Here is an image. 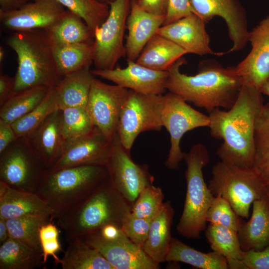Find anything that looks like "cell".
Instances as JSON below:
<instances>
[{
  "instance_id": "6da1fadb",
  "label": "cell",
  "mask_w": 269,
  "mask_h": 269,
  "mask_svg": "<svg viewBox=\"0 0 269 269\" xmlns=\"http://www.w3.org/2000/svg\"><path fill=\"white\" fill-rule=\"evenodd\" d=\"M262 94L259 89L244 84L230 109L217 108L209 113L211 136L223 140L217 151L221 160L253 167L255 125L264 104Z\"/></svg>"
},
{
  "instance_id": "7a4b0ae2",
  "label": "cell",
  "mask_w": 269,
  "mask_h": 269,
  "mask_svg": "<svg viewBox=\"0 0 269 269\" xmlns=\"http://www.w3.org/2000/svg\"><path fill=\"white\" fill-rule=\"evenodd\" d=\"M186 62L181 57L168 69L166 90L209 113L234 105L244 85L236 67L225 68L216 60H206L200 63L196 74L189 76L180 71Z\"/></svg>"
},
{
  "instance_id": "3957f363",
  "label": "cell",
  "mask_w": 269,
  "mask_h": 269,
  "mask_svg": "<svg viewBox=\"0 0 269 269\" xmlns=\"http://www.w3.org/2000/svg\"><path fill=\"white\" fill-rule=\"evenodd\" d=\"M5 43L17 56L14 92L37 86L53 88L58 85L63 76L44 29L13 32Z\"/></svg>"
},
{
  "instance_id": "277c9868",
  "label": "cell",
  "mask_w": 269,
  "mask_h": 269,
  "mask_svg": "<svg viewBox=\"0 0 269 269\" xmlns=\"http://www.w3.org/2000/svg\"><path fill=\"white\" fill-rule=\"evenodd\" d=\"M130 211L108 178L84 200L59 216L57 223L68 241L98 232L107 225L121 227L123 216Z\"/></svg>"
},
{
  "instance_id": "5b68a950",
  "label": "cell",
  "mask_w": 269,
  "mask_h": 269,
  "mask_svg": "<svg viewBox=\"0 0 269 269\" xmlns=\"http://www.w3.org/2000/svg\"><path fill=\"white\" fill-rule=\"evenodd\" d=\"M106 166L84 165L48 170L37 194L53 211L52 219L73 208L108 179Z\"/></svg>"
},
{
  "instance_id": "8992f818",
  "label": "cell",
  "mask_w": 269,
  "mask_h": 269,
  "mask_svg": "<svg viewBox=\"0 0 269 269\" xmlns=\"http://www.w3.org/2000/svg\"><path fill=\"white\" fill-rule=\"evenodd\" d=\"M187 165L185 176L187 189L184 208L176 229L181 236L200 238L206 228V214L214 199L204 180L203 169L209 161L208 151L203 144L194 145L184 153Z\"/></svg>"
},
{
  "instance_id": "52a82bcc",
  "label": "cell",
  "mask_w": 269,
  "mask_h": 269,
  "mask_svg": "<svg viewBox=\"0 0 269 269\" xmlns=\"http://www.w3.org/2000/svg\"><path fill=\"white\" fill-rule=\"evenodd\" d=\"M208 186L214 196L225 198L238 215L246 219L253 203L267 195V185L253 167L222 160L212 167Z\"/></svg>"
},
{
  "instance_id": "ba28073f",
  "label": "cell",
  "mask_w": 269,
  "mask_h": 269,
  "mask_svg": "<svg viewBox=\"0 0 269 269\" xmlns=\"http://www.w3.org/2000/svg\"><path fill=\"white\" fill-rule=\"evenodd\" d=\"M48 170L24 137L0 153V180L12 188L36 193Z\"/></svg>"
},
{
  "instance_id": "9c48e42d",
  "label": "cell",
  "mask_w": 269,
  "mask_h": 269,
  "mask_svg": "<svg viewBox=\"0 0 269 269\" xmlns=\"http://www.w3.org/2000/svg\"><path fill=\"white\" fill-rule=\"evenodd\" d=\"M163 94L145 95L129 90L122 107L117 132L124 146L131 150L136 137L145 131H159L163 127Z\"/></svg>"
},
{
  "instance_id": "30bf717a",
  "label": "cell",
  "mask_w": 269,
  "mask_h": 269,
  "mask_svg": "<svg viewBox=\"0 0 269 269\" xmlns=\"http://www.w3.org/2000/svg\"><path fill=\"white\" fill-rule=\"evenodd\" d=\"M131 2V0H114L110 3L107 19L95 29L93 61L95 69H114L125 56L124 37Z\"/></svg>"
},
{
  "instance_id": "8fae6325",
  "label": "cell",
  "mask_w": 269,
  "mask_h": 269,
  "mask_svg": "<svg viewBox=\"0 0 269 269\" xmlns=\"http://www.w3.org/2000/svg\"><path fill=\"white\" fill-rule=\"evenodd\" d=\"M161 121L170 134V147L166 166L177 169L184 159V153L180 143L187 132L201 127H209L210 119L207 116L191 107L180 96L169 92L163 95Z\"/></svg>"
},
{
  "instance_id": "7c38bea8",
  "label": "cell",
  "mask_w": 269,
  "mask_h": 269,
  "mask_svg": "<svg viewBox=\"0 0 269 269\" xmlns=\"http://www.w3.org/2000/svg\"><path fill=\"white\" fill-rule=\"evenodd\" d=\"M117 134L111 141V150L106 166L110 181L126 201L135 202L140 193L151 185L146 167L134 162Z\"/></svg>"
},
{
  "instance_id": "4fadbf2b",
  "label": "cell",
  "mask_w": 269,
  "mask_h": 269,
  "mask_svg": "<svg viewBox=\"0 0 269 269\" xmlns=\"http://www.w3.org/2000/svg\"><path fill=\"white\" fill-rule=\"evenodd\" d=\"M129 91L119 85L93 79L86 109L94 126L111 141L117 134L121 110Z\"/></svg>"
},
{
  "instance_id": "5bb4252c",
  "label": "cell",
  "mask_w": 269,
  "mask_h": 269,
  "mask_svg": "<svg viewBox=\"0 0 269 269\" xmlns=\"http://www.w3.org/2000/svg\"><path fill=\"white\" fill-rule=\"evenodd\" d=\"M83 239L96 249L114 269H157L159 264L152 260L142 247L131 241L121 229L115 238L107 239L98 232Z\"/></svg>"
},
{
  "instance_id": "9a60e30c",
  "label": "cell",
  "mask_w": 269,
  "mask_h": 269,
  "mask_svg": "<svg viewBox=\"0 0 269 269\" xmlns=\"http://www.w3.org/2000/svg\"><path fill=\"white\" fill-rule=\"evenodd\" d=\"M111 150V141L95 127L86 134L65 140L59 158L48 170L84 165L106 166Z\"/></svg>"
},
{
  "instance_id": "2e32d148",
  "label": "cell",
  "mask_w": 269,
  "mask_h": 269,
  "mask_svg": "<svg viewBox=\"0 0 269 269\" xmlns=\"http://www.w3.org/2000/svg\"><path fill=\"white\" fill-rule=\"evenodd\" d=\"M193 13L205 22L218 16L228 27L233 42L229 52L243 49L248 42L249 31L246 10L239 0H190Z\"/></svg>"
},
{
  "instance_id": "e0dca14e",
  "label": "cell",
  "mask_w": 269,
  "mask_h": 269,
  "mask_svg": "<svg viewBox=\"0 0 269 269\" xmlns=\"http://www.w3.org/2000/svg\"><path fill=\"white\" fill-rule=\"evenodd\" d=\"M66 10L57 0H35L16 9L0 10V21L13 32L45 30L59 21Z\"/></svg>"
},
{
  "instance_id": "ac0fdd59",
  "label": "cell",
  "mask_w": 269,
  "mask_h": 269,
  "mask_svg": "<svg viewBox=\"0 0 269 269\" xmlns=\"http://www.w3.org/2000/svg\"><path fill=\"white\" fill-rule=\"evenodd\" d=\"M93 75L113 82L135 92L152 95H162L166 90L168 71H158L142 66L135 61H127L124 68L91 70Z\"/></svg>"
},
{
  "instance_id": "d6986e66",
  "label": "cell",
  "mask_w": 269,
  "mask_h": 269,
  "mask_svg": "<svg viewBox=\"0 0 269 269\" xmlns=\"http://www.w3.org/2000/svg\"><path fill=\"white\" fill-rule=\"evenodd\" d=\"M252 48L236 69L244 84L260 89L269 78V15L249 31Z\"/></svg>"
},
{
  "instance_id": "ffe728a7",
  "label": "cell",
  "mask_w": 269,
  "mask_h": 269,
  "mask_svg": "<svg viewBox=\"0 0 269 269\" xmlns=\"http://www.w3.org/2000/svg\"><path fill=\"white\" fill-rule=\"evenodd\" d=\"M156 33L173 41L187 53L198 55H222L214 52L210 46V37L206 30L205 21L194 13L173 22L163 25Z\"/></svg>"
},
{
  "instance_id": "44dd1931",
  "label": "cell",
  "mask_w": 269,
  "mask_h": 269,
  "mask_svg": "<svg viewBox=\"0 0 269 269\" xmlns=\"http://www.w3.org/2000/svg\"><path fill=\"white\" fill-rule=\"evenodd\" d=\"M165 18V15H157L144 10L135 0H131L125 44L127 61L136 60L148 41L163 25Z\"/></svg>"
},
{
  "instance_id": "7402d4cb",
  "label": "cell",
  "mask_w": 269,
  "mask_h": 269,
  "mask_svg": "<svg viewBox=\"0 0 269 269\" xmlns=\"http://www.w3.org/2000/svg\"><path fill=\"white\" fill-rule=\"evenodd\" d=\"M62 110L50 114L33 132L24 137L48 170L59 158L65 139L61 130Z\"/></svg>"
},
{
  "instance_id": "603a6c76",
  "label": "cell",
  "mask_w": 269,
  "mask_h": 269,
  "mask_svg": "<svg viewBox=\"0 0 269 269\" xmlns=\"http://www.w3.org/2000/svg\"><path fill=\"white\" fill-rule=\"evenodd\" d=\"M27 216H46L53 211L37 193L12 188L0 180V217L5 220Z\"/></svg>"
},
{
  "instance_id": "cb8c5ba5",
  "label": "cell",
  "mask_w": 269,
  "mask_h": 269,
  "mask_svg": "<svg viewBox=\"0 0 269 269\" xmlns=\"http://www.w3.org/2000/svg\"><path fill=\"white\" fill-rule=\"evenodd\" d=\"M252 205L250 219L238 232L243 251H260L269 246V200L266 195Z\"/></svg>"
},
{
  "instance_id": "d4e9b609",
  "label": "cell",
  "mask_w": 269,
  "mask_h": 269,
  "mask_svg": "<svg viewBox=\"0 0 269 269\" xmlns=\"http://www.w3.org/2000/svg\"><path fill=\"white\" fill-rule=\"evenodd\" d=\"M174 214L170 202L164 203L152 220L147 237L142 246L146 254L158 264L166 262L172 239L171 228Z\"/></svg>"
},
{
  "instance_id": "484cf974",
  "label": "cell",
  "mask_w": 269,
  "mask_h": 269,
  "mask_svg": "<svg viewBox=\"0 0 269 269\" xmlns=\"http://www.w3.org/2000/svg\"><path fill=\"white\" fill-rule=\"evenodd\" d=\"M90 67H84L63 76L55 87L59 109L86 108L94 78Z\"/></svg>"
},
{
  "instance_id": "4316f807",
  "label": "cell",
  "mask_w": 269,
  "mask_h": 269,
  "mask_svg": "<svg viewBox=\"0 0 269 269\" xmlns=\"http://www.w3.org/2000/svg\"><path fill=\"white\" fill-rule=\"evenodd\" d=\"M186 54L173 41L156 33L145 45L135 62L151 69L168 71Z\"/></svg>"
},
{
  "instance_id": "83f0119b",
  "label": "cell",
  "mask_w": 269,
  "mask_h": 269,
  "mask_svg": "<svg viewBox=\"0 0 269 269\" xmlns=\"http://www.w3.org/2000/svg\"><path fill=\"white\" fill-rule=\"evenodd\" d=\"M45 31L52 45L94 43V35L88 25L67 9L59 21Z\"/></svg>"
},
{
  "instance_id": "f1b7e54d",
  "label": "cell",
  "mask_w": 269,
  "mask_h": 269,
  "mask_svg": "<svg viewBox=\"0 0 269 269\" xmlns=\"http://www.w3.org/2000/svg\"><path fill=\"white\" fill-rule=\"evenodd\" d=\"M68 246L61 259L63 269H114L103 255L83 239L67 241Z\"/></svg>"
},
{
  "instance_id": "f546056e",
  "label": "cell",
  "mask_w": 269,
  "mask_h": 269,
  "mask_svg": "<svg viewBox=\"0 0 269 269\" xmlns=\"http://www.w3.org/2000/svg\"><path fill=\"white\" fill-rule=\"evenodd\" d=\"M42 252L9 237L0 246V269H33L42 268Z\"/></svg>"
},
{
  "instance_id": "4dcf8cb0",
  "label": "cell",
  "mask_w": 269,
  "mask_h": 269,
  "mask_svg": "<svg viewBox=\"0 0 269 269\" xmlns=\"http://www.w3.org/2000/svg\"><path fill=\"white\" fill-rule=\"evenodd\" d=\"M166 261L182 262L201 269H228L223 256L214 251L201 252L173 238Z\"/></svg>"
},
{
  "instance_id": "1f68e13d",
  "label": "cell",
  "mask_w": 269,
  "mask_h": 269,
  "mask_svg": "<svg viewBox=\"0 0 269 269\" xmlns=\"http://www.w3.org/2000/svg\"><path fill=\"white\" fill-rule=\"evenodd\" d=\"M51 88L37 86L14 92L0 107V119L11 124L34 109Z\"/></svg>"
},
{
  "instance_id": "d6a6232c",
  "label": "cell",
  "mask_w": 269,
  "mask_h": 269,
  "mask_svg": "<svg viewBox=\"0 0 269 269\" xmlns=\"http://www.w3.org/2000/svg\"><path fill=\"white\" fill-rule=\"evenodd\" d=\"M253 168L266 185H269V102L264 104L257 119Z\"/></svg>"
},
{
  "instance_id": "836d02e7",
  "label": "cell",
  "mask_w": 269,
  "mask_h": 269,
  "mask_svg": "<svg viewBox=\"0 0 269 269\" xmlns=\"http://www.w3.org/2000/svg\"><path fill=\"white\" fill-rule=\"evenodd\" d=\"M52 47L57 67L63 76L93 63V44L52 45Z\"/></svg>"
},
{
  "instance_id": "e575fe53",
  "label": "cell",
  "mask_w": 269,
  "mask_h": 269,
  "mask_svg": "<svg viewBox=\"0 0 269 269\" xmlns=\"http://www.w3.org/2000/svg\"><path fill=\"white\" fill-rule=\"evenodd\" d=\"M59 109L55 87L50 89L44 99L34 109L11 125L18 137H26L50 114Z\"/></svg>"
},
{
  "instance_id": "d590c367",
  "label": "cell",
  "mask_w": 269,
  "mask_h": 269,
  "mask_svg": "<svg viewBox=\"0 0 269 269\" xmlns=\"http://www.w3.org/2000/svg\"><path fill=\"white\" fill-rule=\"evenodd\" d=\"M52 220L46 216H27L6 220L9 237L42 252L39 231L42 225Z\"/></svg>"
},
{
  "instance_id": "8d00e7d4",
  "label": "cell",
  "mask_w": 269,
  "mask_h": 269,
  "mask_svg": "<svg viewBox=\"0 0 269 269\" xmlns=\"http://www.w3.org/2000/svg\"><path fill=\"white\" fill-rule=\"evenodd\" d=\"M205 236L213 251L226 258L242 259L238 232L225 226L210 224L205 229Z\"/></svg>"
},
{
  "instance_id": "74e56055",
  "label": "cell",
  "mask_w": 269,
  "mask_h": 269,
  "mask_svg": "<svg viewBox=\"0 0 269 269\" xmlns=\"http://www.w3.org/2000/svg\"><path fill=\"white\" fill-rule=\"evenodd\" d=\"M66 9L80 16L93 35L97 27L107 19L109 5L97 0H57Z\"/></svg>"
},
{
  "instance_id": "f35d334b",
  "label": "cell",
  "mask_w": 269,
  "mask_h": 269,
  "mask_svg": "<svg viewBox=\"0 0 269 269\" xmlns=\"http://www.w3.org/2000/svg\"><path fill=\"white\" fill-rule=\"evenodd\" d=\"M62 112L61 130L65 140L86 134L95 127L86 108H66Z\"/></svg>"
},
{
  "instance_id": "ab89813d",
  "label": "cell",
  "mask_w": 269,
  "mask_h": 269,
  "mask_svg": "<svg viewBox=\"0 0 269 269\" xmlns=\"http://www.w3.org/2000/svg\"><path fill=\"white\" fill-rule=\"evenodd\" d=\"M163 198L161 189L150 185L140 193L131 212L138 218L153 219L164 205Z\"/></svg>"
},
{
  "instance_id": "60d3db41",
  "label": "cell",
  "mask_w": 269,
  "mask_h": 269,
  "mask_svg": "<svg viewBox=\"0 0 269 269\" xmlns=\"http://www.w3.org/2000/svg\"><path fill=\"white\" fill-rule=\"evenodd\" d=\"M206 219L210 224L225 226L237 232L243 223L241 217L235 212L229 202L219 195L214 196Z\"/></svg>"
},
{
  "instance_id": "b9f144b4",
  "label": "cell",
  "mask_w": 269,
  "mask_h": 269,
  "mask_svg": "<svg viewBox=\"0 0 269 269\" xmlns=\"http://www.w3.org/2000/svg\"><path fill=\"white\" fill-rule=\"evenodd\" d=\"M50 220L41 226L39 238L41 247L43 261L46 263L48 257H52L56 264H60L61 259L57 253L63 251L59 242L60 231L57 227Z\"/></svg>"
},
{
  "instance_id": "7bdbcfd3",
  "label": "cell",
  "mask_w": 269,
  "mask_h": 269,
  "mask_svg": "<svg viewBox=\"0 0 269 269\" xmlns=\"http://www.w3.org/2000/svg\"><path fill=\"white\" fill-rule=\"evenodd\" d=\"M152 220L136 217L130 211L123 216L121 228L131 241L142 247L147 237Z\"/></svg>"
},
{
  "instance_id": "ee69618b",
  "label": "cell",
  "mask_w": 269,
  "mask_h": 269,
  "mask_svg": "<svg viewBox=\"0 0 269 269\" xmlns=\"http://www.w3.org/2000/svg\"><path fill=\"white\" fill-rule=\"evenodd\" d=\"M193 13L190 0H168V5L165 20L166 25Z\"/></svg>"
},
{
  "instance_id": "f6af8a7d",
  "label": "cell",
  "mask_w": 269,
  "mask_h": 269,
  "mask_svg": "<svg viewBox=\"0 0 269 269\" xmlns=\"http://www.w3.org/2000/svg\"><path fill=\"white\" fill-rule=\"evenodd\" d=\"M242 260L248 269H269V246L260 251H243Z\"/></svg>"
},
{
  "instance_id": "bcb514c9",
  "label": "cell",
  "mask_w": 269,
  "mask_h": 269,
  "mask_svg": "<svg viewBox=\"0 0 269 269\" xmlns=\"http://www.w3.org/2000/svg\"><path fill=\"white\" fill-rule=\"evenodd\" d=\"M138 5L144 10L157 15H166L168 0H137Z\"/></svg>"
},
{
  "instance_id": "7dc6e473",
  "label": "cell",
  "mask_w": 269,
  "mask_h": 269,
  "mask_svg": "<svg viewBox=\"0 0 269 269\" xmlns=\"http://www.w3.org/2000/svg\"><path fill=\"white\" fill-rule=\"evenodd\" d=\"M18 138L11 124L0 119V154Z\"/></svg>"
},
{
  "instance_id": "c3c4849f",
  "label": "cell",
  "mask_w": 269,
  "mask_h": 269,
  "mask_svg": "<svg viewBox=\"0 0 269 269\" xmlns=\"http://www.w3.org/2000/svg\"><path fill=\"white\" fill-rule=\"evenodd\" d=\"M14 77L7 75H0V107L14 93Z\"/></svg>"
},
{
  "instance_id": "681fc988",
  "label": "cell",
  "mask_w": 269,
  "mask_h": 269,
  "mask_svg": "<svg viewBox=\"0 0 269 269\" xmlns=\"http://www.w3.org/2000/svg\"><path fill=\"white\" fill-rule=\"evenodd\" d=\"M34 0H0V10L16 9Z\"/></svg>"
},
{
  "instance_id": "f907efd6",
  "label": "cell",
  "mask_w": 269,
  "mask_h": 269,
  "mask_svg": "<svg viewBox=\"0 0 269 269\" xmlns=\"http://www.w3.org/2000/svg\"><path fill=\"white\" fill-rule=\"evenodd\" d=\"M228 269H248L242 259L228 258L226 259Z\"/></svg>"
},
{
  "instance_id": "816d5d0a",
  "label": "cell",
  "mask_w": 269,
  "mask_h": 269,
  "mask_svg": "<svg viewBox=\"0 0 269 269\" xmlns=\"http://www.w3.org/2000/svg\"><path fill=\"white\" fill-rule=\"evenodd\" d=\"M9 238L6 220L0 217V244L5 242Z\"/></svg>"
},
{
  "instance_id": "f5cc1de1",
  "label": "cell",
  "mask_w": 269,
  "mask_h": 269,
  "mask_svg": "<svg viewBox=\"0 0 269 269\" xmlns=\"http://www.w3.org/2000/svg\"><path fill=\"white\" fill-rule=\"evenodd\" d=\"M260 90L263 94L269 96V78L262 85Z\"/></svg>"
},
{
  "instance_id": "db71d44e",
  "label": "cell",
  "mask_w": 269,
  "mask_h": 269,
  "mask_svg": "<svg viewBox=\"0 0 269 269\" xmlns=\"http://www.w3.org/2000/svg\"><path fill=\"white\" fill-rule=\"evenodd\" d=\"M4 52L3 49V47L0 46V65L1 66V63H2L4 59Z\"/></svg>"
},
{
  "instance_id": "11a10c76",
  "label": "cell",
  "mask_w": 269,
  "mask_h": 269,
  "mask_svg": "<svg viewBox=\"0 0 269 269\" xmlns=\"http://www.w3.org/2000/svg\"><path fill=\"white\" fill-rule=\"evenodd\" d=\"M101 3L109 4L110 3L113 1L114 0H97Z\"/></svg>"
},
{
  "instance_id": "9f6ffc18",
  "label": "cell",
  "mask_w": 269,
  "mask_h": 269,
  "mask_svg": "<svg viewBox=\"0 0 269 269\" xmlns=\"http://www.w3.org/2000/svg\"><path fill=\"white\" fill-rule=\"evenodd\" d=\"M266 193L267 196L269 200V185L266 186Z\"/></svg>"
},
{
  "instance_id": "6f0895ef",
  "label": "cell",
  "mask_w": 269,
  "mask_h": 269,
  "mask_svg": "<svg viewBox=\"0 0 269 269\" xmlns=\"http://www.w3.org/2000/svg\"><path fill=\"white\" fill-rule=\"evenodd\" d=\"M134 0L136 1L137 0Z\"/></svg>"
}]
</instances>
